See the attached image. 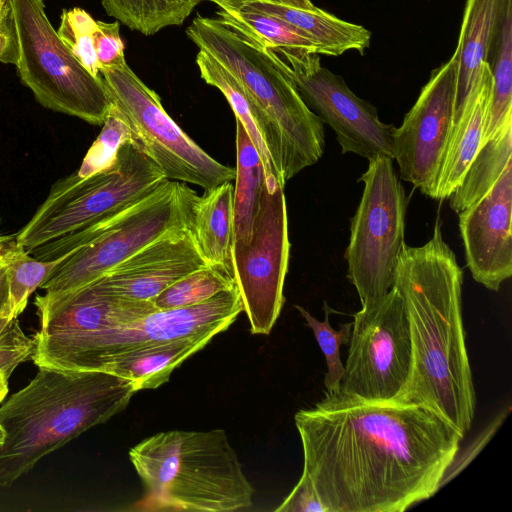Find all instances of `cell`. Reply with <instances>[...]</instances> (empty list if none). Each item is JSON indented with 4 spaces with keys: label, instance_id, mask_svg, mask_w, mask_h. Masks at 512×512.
<instances>
[{
    "label": "cell",
    "instance_id": "obj_1",
    "mask_svg": "<svg viewBox=\"0 0 512 512\" xmlns=\"http://www.w3.org/2000/svg\"><path fill=\"white\" fill-rule=\"evenodd\" d=\"M294 420L303 473L328 512H403L429 499L463 440L426 406L340 390L299 410Z\"/></svg>",
    "mask_w": 512,
    "mask_h": 512
},
{
    "label": "cell",
    "instance_id": "obj_2",
    "mask_svg": "<svg viewBox=\"0 0 512 512\" xmlns=\"http://www.w3.org/2000/svg\"><path fill=\"white\" fill-rule=\"evenodd\" d=\"M462 280L438 217L427 243L403 246L393 287L403 300L412 348L410 377L395 399L428 407L464 438L476 399L462 317Z\"/></svg>",
    "mask_w": 512,
    "mask_h": 512
},
{
    "label": "cell",
    "instance_id": "obj_3",
    "mask_svg": "<svg viewBox=\"0 0 512 512\" xmlns=\"http://www.w3.org/2000/svg\"><path fill=\"white\" fill-rule=\"evenodd\" d=\"M136 392L130 380L112 373L39 367L0 407V486H11L45 455L123 411Z\"/></svg>",
    "mask_w": 512,
    "mask_h": 512
},
{
    "label": "cell",
    "instance_id": "obj_4",
    "mask_svg": "<svg viewBox=\"0 0 512 512\" xmlns=\"http://www.w3.org/2000/svg\"><path fill=\"white\" fill-rule=\"evenodd\" d=\"M187 36L229 70L261 112L266 147L279 183L318 162L325 148L323 122L309 109L270 49L240 24L216 13L198 15Z\"/></svg>",
    "mask_w": 512,
    "mask_h": 512
},
{
    "label": "cell",
    "instance_id": "obj_5",
    "mask_svg": "<svg viewBox=\"0 0 512 512\" xmlns=\"http://www.w3.org/2000/svg\"><path fill=\"white\" fill-rule=\"evenodd\" d=\"M145 487L140 509L232 512L252 506L254 488L223 429L172 430L129 451Z\"/></svg>",
    "mask_w": 512,
    "mask_h": 512
},
{
    "label": "cell",
    "instance_id": "obj_6",
    "mask_svg": "<svg viewBox=\"0 0 512 512\" xmlns=\"http://www.w3.org/2000/svg\"><path fill=\"white\" fill-rule=\"evenodd\" d=\"M196 195L184 183L167 179L142 199L81 233L31 250L28 253L40 260L69 252L40 288L59 292L88 284L162 235L189 226Z\"/></svg>",
    "mask_w": 512,
    "mask_h": 512
},
{
    "label": "cell",
    "instance_id": "obj_7",
    "mask_svg": "<svg viewBox=\"0 0 512 512\" xmlns=\"http://www.w3.org/2000/svg\"><path fill=\"white\" fill-rule=\"evenodd\" d=\"M167 180L130 138L99 172L58 180L15 241L27 252L63 242L142 199Z\"/></svg>",
    "mask_w": 512,
    "mask_h": 512
},
{
    "label": "cell",
    "instance_id": "obj_8",
    "mask_svg": "<svg viewBox=\"0 0 512 512\" xmlns=\"http://www.w3.org/2000/svg\"><path fill=\"white\" fill-rule=\"evenodd\" d=\"M236 287L199 304L156 310L133 322L48 341H34L32 358L38 367L96 370L116 356L137 348L185 337L227 330L243 312Z\"/></svg>",
    "mask_w": 512,
    "mask_h": 512
},
{
    "label": "cell",
    "instance_id": "obj_9",
    "mask_svg": "<svg viewBox=\"0 0 512 512\" xmlns=\"http://www.w3.org/2000/svg\"><path fill=\"white\" fill-rule=\"evenodd\" d=\"M15 67L45 108L103 125L111 100L101 77L90 74L53 28L43 0H10Z\"/></svg>",
    "mask_w": 512,
    "mask_h": 512
},
{
    "label": "cell",
    "instance_id": "obj_10",
    "mask_svg": "<svg viewBox=\"0 0 512 512\" xmlns=\"http://www.w3.org/2000/svg\"><path fill=\"white\" fill-rule=\"evenodd\" d=\"M359 181L364 189L351 218L345 259L347 276L362 308H368L393 287L395 268L405 245L407 199L391 158L369 160Z\"/></svg>",
    "mask_w": 512,
    "mask_h": 512
},
{
    "label": "cell",
    "instance_id": "obj_11",
    "mask_svg": "<svg viewBox=\"0 0 512 512\" xmlns=\"http://www.w3.org/2000/svg\"><path fill=\"white\" fill-rule=\"evenodd\" d=\"M112 107L128 128L131 140L162 170L167 179L212 189L235 179L224 165L192 140L167 114L158 94L127 63L99 70Z\"/></svg>",
    "mask_w": 512,
    "mask_h": 512
},
{
    "label": "cell",
    "instance_id": "obj_12",
    "mask_svg": "<svg viewBox=\"0 0 512 512\" xmlns=\"http://www.w3.org/2000/svg\"><path fill=\"white\" fill-rule=\"evenodd\" d=\"M353 318L340 391L366 400L397 398L412 367L409 324L399 292L392 287Z\"/></svg>",
    "mask_w": 512,
    "mask_h": 512
},
{
    "label": "cell",
    "instance_id": "obj_13",
    "mask_svg": "<svg viewBox=\"0 0 512 512\" xmlns=\"http://www.w3.org/2000/svg\"><path fill=\"white\" fill-rule=\"evenodd\" d=\"M268 48L305 104L333 130L343 154L354 153L368 161L377 157L394 160L396 127L383 123L374 105L358 97L340 75L323 67L319 54Z\"/></svg>",
    "mask_w": 512,
    "mask_h": 512
},
{
    "label": "cell",
    "instance_id": "obj_14",
    "mask_svg": "<svg viewBox=\"0 0 512 512\" xmlns=\"http://www.w3.org/2000/svg\"><path fill=\"white\" fill-rule=\"evenodd\" d=\"M289 254L284 186L266 180L251 238L231 250L232 273L252 334L268 335L280 315Z\"/></svg>",
    "mask_w": 512,
    "mask_h": 512
},
{
    "label": "cell",
    "instance_id": "obj_15",
    "mask_svg": "<svg viewBox=\"0 0 512 512\" xmlns=\"http://www.w3.org/2000/svg\"><path fill=\"white\" fill-rule=\"evenodd\" d=\"M457 65L452 57L431 72L428 82L393 133V153L402 180L431 197L450 138Z\"/></svg>",
    "mask_w": 512,
    "mask_h": 512
},
{
    "label": "cell",
    "instance_id": "obj_16",
    "mask_svg": "<svg viewBox=\"0 0 512 512\" xmlns=\"http://www.w3.org/2000/svg\"><path fill=\"white\" fill-rule=\"evenodd\" d=\"M512 161L494 186L459 212V229L472 277L498 291L512 275Z\"/></svg>",
    "mask_w": 512,
    "mask_h": 512
},
{
    "label": "cell",
    "instance_id": "obj_17",
    "mask_svg": "<svg viewBox=\"0 0 512 512\" xmlns=\"http://www.w3.org/2000/svg\"><path fill=\"white\" fill-rule=\"evenodd\" d=\"M206 265L189 226H185L162 235L90 283L122 298L151 301Z\"/></svg>",
    "mask_w": 512,
    "mask_h": 512
},
{
    "label": "cell",
    "instance_id": "obj_18",
    "mask_svg": "<svg viewBox=\"0 0 512 512\" xmlns=\"http://www.w3.org/2000/svg\"><path fill=\"white\" fill-rule=\"evenodd\" d=\"M512 0H467L453 56L457 65L453 125L478 89L483 67L491 64L502 21Z\"/></svg>",
    "mask_w": 512,
    "mask_h": 512
},
{
    "label": "cell",
    "instance_id": "obj_19",
    "mask_svg": "<svg viewBox=\"0 0 512 512\" xmlns=\"http://www.w3.org/2000/svg\"><path fill=\"white\" fill-rule=\"evenodd\" d=\"M491 93L492 73L490 64L486 63L477 91L471 97L459 120L452 126L431 198L447 199L461 183L469 165L482 146Z\"/></svg>",
    "mask_w": 512,
    "mask_h": 512
},
{
    "label": "cell",
    "instance_id": "obj_20",
    "mask_svg": "<svg viewBox=\"0 0 512 512\" xmlns=\"http://www.w3.org/2000/svg\"><path fill=\"white\" fill-rule=\"evenodd\" d=\"M246 5L288 22L309 37L317 53L339 56L346 51L363 53L371 41V32L361 25L343 21L318 7L301 9L270 0H252Z\"/></svg>",
    "mask_w": 512,
    "mask_h": 512
},
{
    "label": "cell",
    "instance_id": "obj_21",
    "mask_svg": "<svg viewBox=\"0 0 512 512\" xmlns=\"http://www.w3.org/2000/svg\"><path fill=\"white\" fill-rule=\"evenodd\" d=\"M213 338L202 335L146 345L116 356L102 371L130 380L137 392L154 389L166 383L176 368Z\"/></svg>",
    "mask_w": 512,
    "mask_h": 512
},
{
    "label": "cell",
    "instance_id": "obj_22",
    "mask_svg": "<svg viewBox=\"0 0 512 512\" xmlns=\"http://www.w3.org/2000/svg\"><path fill=\"white\" fill-rule=\"evenodd\" d=\"M234 186L224 182L196 195L192 202L189 228L195 243L210 265L232 271L231 250L234 239Z\"/></svg>",
    "mask_w": 512,
    "mask_h": 512
},
{
    "label": "cell",
    "instance_id": "obj_23",
    "mask_svg": "<svg viewBox=\"0 0 512 512\" xmlns=\"http://www.w3.org/2000/svg\"><path fill=\"white\" fill-rule=\"evenodd\" d=\"M236 155L233 244H246L251 238L260 208L266 177L260 155L238 120H236Z\"/></svg>",
    "mask_w": 512,
    "mask_h": 512
},
{
    "label": "cell",
    "instance_id": "obj_24",
    "mask_svg": "<svg viewBox=\"0 0 512 512\" xmlns=\"http://www.w3.org/2000/svg\"><path fill=\"white\" fill-rule=\"evenodd\" d=\"M196 64L201 78L224 95L236 120L245 128L260 155L266 180L278 181L266 147L267 132L263 116L248 92L229 70L207 52L199 50Z\"/></svg>",
    "mask_w": 512,
    "mask_h": 512
},
{
    "label": "cell",
    "instance_id": "obj_25",
    "mask_svg": "<svg viewBox=\"0 0 512 512\" xmlns=\"http://www.w3.org/2000/svg\"><path fill=\"white\" fill-rule=\"evenodd\" d=\"M512 161V121L508 122L478 150L461 183L447 198L459 213L482 198Z\"/></svg>",
    "mask_w": 512,
    "mask_h": 512
},
{
    "label": "cell",
    "instance_id": "obj_26",
    "mask_svg": "<svg viewBox=\"0 0 512 512\" xmlns=\"http://www.w3.org/2000/svg\"><path fill=\"white\" fill-rule=\"evenodd\" d=\"M204 0H101L106 13L129 29L150 36L179 26Z\"/></svg>",
    "mask_w": 512,
    "mask_h": 512
},
{
    "label": "cell",
    "instance_id": "obj_27",
    "mask_svg": "<svg viewBox=\"0 0 512 512\" xmlns=\"http://www.w3.org/2000/svg\"><path fill=\"white\" fill-rule=\"evenodd\" d=\"M492 58V93L482 145L512 121V3L507 7Z\"/></svg>",
    "mask_w": 512,
    "mask_h": 512
},
{
    "label": "cell",
    "instance_id": "obj_28",
    "mask_svg": "<svg viewBox=\"0 0 512 512\" xmlns=\"http://www.w3.org/2000/svg\"><path fill=\"white\" fill-rule=\"evenodd\" d=\"M69 255V252L52 260L32 257L15 240L8 242L2 254L6 267L11 314L14 318L24 311L29 296L47 280L54 269Z\"/></svg>",
    "mask_w": 512,
    "mask_h": 512
},
{
    "label": "cell",
    "instance_id": "obj_29",
    "mask_svg": "<svg viewBox=\"0 0 512 512\" xmlns=\"http://www.w3.org/2000/svg\"><path fill=\"white\" fill-rule=\"evenodd\" d=\"M236 287L232 271L220 265H206L182 277L151 300L156 310L204 302Z\"/></svg>",
    "mask_w": 512,
    "mask_h": 512
},
{
    "label": "cell",
    "instance_id": "obj_30",
    "mask_svg": "<svg viewBox=\"0 0 512 512\" xmlns=\"http://www.w3.org/2000/svg\"><path fill=\"white\" fill-rule=\"evenodd\" d=\"M216 13L245 27L267 47L317 53L314 42L300 30L284 20L258 11L246 4L238 11L220 10Z\"/></svg>",
    "mask_w": 512,
    "mask_h": 512
},
{
    "label": "cell",
    "instance_id": "obj_31",
    "mask_svg": "<svg viewBox=\"0 0 512 512\" xmlns=\"http://www.w3.org/2000/svg\"><path fill=\"white\" fill-rule=\"evenodd\" d=\"M295 308L313 331L314 337L324 354L327 366L324 378L326 394L336 393L340 390L344 373V365L340 358V347L350 340L352 322L341 325L339 330L333 329L329 322L331 309L327 303H324L325 318L323 321L312 316L302 306L295 305Z\"/></svg>",
    "mask_w": 512,
    "mask_h": 512
},
{
    "label": "cell",
    "instance_id": "obj_32",
    "mask_svg": "<svg viewBox=\"0 0 512 512\" xmlns=\"http://www.w3.org/2000/svg\"><path fill=\"white\" fill-rule=\"evenodd\" d=\"M97 21L84 9H65L57 34L81 65L93 76L101 77L95 50Z\"/></svg>",
    "mask_w": 512,
    "mask_h": 512
},
{
    "label": "cell",
    "instance_id": "obj_33",
    "mask_svg": "<svg viewBox=\"0 0 512 512\" xmlns=\"http://www.w3.org/2000/svg\"><path fill=\"white\" fill-rule=\"evenodd\" d=\"M128 138V128L111 104L103 129L86 153L76 175L85 178L104 169L112 161L119 145Z\"/></svg>",
    "mask_w": 512,
    "mask_h": 512
},
{
    "label": "cell",
    "instance_id": "obj_34",
    "mask_svg": "<svg viewBox=\"0 0 512 512\" xmlns=\"http://www.w3.org/2000/svg\"><path fill=\"white\" fill-rule=\"evenodd\" d=\"M34 339L28 338L15 320L0 340V403L8 393V378L14 369L33 353Z\"/></svg>",
    "mask_w": 512,
    "mask_h": 512
},
{
    "label": "cell",
    "instance_id": "obj_35",
    "mask_svg": "<svg viewBox=\"0 0 512 512\" xmlns=\"http://www.w3.org/2000/svg\"><path fill=\"white\" fill-rule=\"evenodd\" d=\"M95 50L101 68L118 67L126 63L124 44L120 37L118 22L107 23L97 21L95 33Z\"/></svg>",
    "mask_w": 512,
    "mask_h": 512
},
{
    "label": "cell",
    "instance_id": "obj_36",
    "mask_svg": "<svg viewBox=\"0 0 512 512\" xmlns=\"http://www.w3.org/2000/svg\"><path fill=\"white\" fill-rule=\"evenodd\" d=\"M275 511L328 512L311 479L303 472L292 491Z\"/></svg>",
    "mask_w": 512,
    "mask_h": 512
},
{
    "label": "cell",
    "instance_id": "obj_37",
    "mask_svg": "<svg viewBox=\"0 0 512 512\" xmlns=\"http://www.w3.org/2000/svg\"><path fill=\"white\" fill-rule=\"evenodd\" d=\"M16 60L14 29L10 0H0V62L13 64Z\"/></svg>",
    "mask_w": 512,
    "mask_h": 512
},
{
    "label": "cell",
    "instance_id": "obj_38",
    "mask_svg": "<svg viewBox=\"0 0 512 512\" xmlns=\"http://www.w3.org/2000/svg\"><path fill=\"white\" fill-rule=\"evenodd\" d=\"M14 317L11 314L9 285L6 267L0 259V327L7 325Z\"/></svg>",
    "mask_w": 512,
    "mask_h": 512
},
{
    "label": "cell",
    "instance_id": "obj_39",
    "mask_svg": "<svg viewBox=\"0 0 512 512\" xmlns=\"http://www.w3.org/2000/svg\"><path fill=\"white\" fill-rule=\"evenodd\" d=\"M215 3L220 10L233 12L238 11L243 5L252 0H204Z\"/></svg>",
    "mask_w": 512,
    "mask_h": 512
},
{
    "label": "cell",
    "instance_id": "obj_40",
    "mask_svg": "<svg viewBox=\"0 0 512 512\" xmlns=\"http://www.w3.org/2000/svg\"><path fill=\"white\" fill-rule=\"evenodd\" d=\"M281 4L301 8V9H313L315 6L310 0H270Z\"/></svg>",
    "mask_w": 512,
    "mask_h": 512
},
{
    "label": "cell",
    "instance_id": "obj_41",
    "mask_svg": "<svg viewBox=\"0 0 512 512\" xmlns=\"http://www.w3.org/2000/svg\"><path fill=\"white\" fill-rule=\"evenodd\" d=\"M13 238L10 236H3L0 234V259L2 258V254L4 252L5 247L7 246L8 242L11 241Z\"/></svg>",
    "mask_w": 512,
    "mask_h": 512
},
{
    "label": "cell",
    "instance_id": "obj_42",
    "mask_svg": "<svg viewBox=\"0 0 512 512\" xmlns=\"http://www.w3.org/2000/svg\"><path fill=\"white\" fill-rule=\"evenodd\" d=\"M4 439H5V432H4L3 428L0 425V444L3 443Z\"/></svg>",
    "mask_w": 512,
    "mask_h": 512
}]
</instances>
